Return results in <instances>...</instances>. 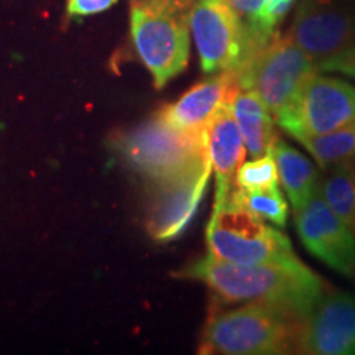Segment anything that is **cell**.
<instances>
[{
    "instance_id": "9",
    "label": "cell",
    "mask_w": 355,
    "mask_h": 355,
    "mask_svg": "<svg viewBox=\"0 0 355 355\" xmlns=\"http://www.w3.org/2000/svg\"><path fill=\"white\" fill-rule=\"evenodd\" d=\"M202 73L239 68L245 50V25L229 0H196L189 17Z\"/></svg>"
},
{
    "instance_id": "20",
    "label": "cell",
    "mask_w": 355,
    "mask_h": 355,
    "mask_svg": "<svg viewBox=\"0 0 355 355\" xmlns=\"http://www.w3.org/2000/svg\"><path fill=\"white\" fill-rule=\"evenodd\" d=\"M296 2L298 0H265L259 13L248 24H245V50H243V56H250L260 46H263L275 30H278V25L285 19L286 13L295 7Z\"/></svg>"
},
{
    "instance_id": "2",
    "label": "cell",
    "mask_w": 355,
    "mask_h": 355,
    "mask_svg": "<svg viewBox=\"0 0 355 355\" xmlns=\"http://www.w3.org/2000/svg\"><path fill=\"white\" fill-rule=\"evenodd\" d=\"M303 318L282 306L248 301L212 314L202 331L199 354L285 355L298 352Z\"/></svg>"
},
{
    "instance_id": "6",
    "label": "cell",
    "mask_w": 355,
    "mask_h": 355,
    "mask_svg": "<svg viewBox=\"0 0 355 355\" xmlns=\"http://www.w3.org/2000/svg\"><path fill=\"white\" fill-rule=\"evenodd\" d=\"M115 146L128 165L148 178V181L175 175L206 153L204 132L180 130L158 112L146 122L121 133Z\"/></svg>"
},
{
    "instance_id": "11",
    "label": "cell",
    "mask_w": 355,
    "mask_h": 355,
    "mask_svg": "<svg viewBox=\"0 0 355 355\" xmlns=\"http://www.w3.org/2000/svg\"><path fill=\"white\" fill-rule=\"evenodd\" d=\"M295 225L301 243L311 255L344 277L355 275V234L337 217L319 188L308 202L295 211Z\"/></svg>"
},
{
    "instance_id": "3",
    "label": "cell",
    "mask_w": 355,
    "mask_h": 355,
    "mask_svg": "<svg viewBox=\"0 0 355 355\" xmlns=\"http://www.w3.org/2000/svg\"><path fill=\"white\" fill-rule=\"evenodd\" d=\"M196 0H133L130 33L133 48L152 74L157 89L188 68L191 8Z\"/></svg>"
},
{
    "instance_id": "1",
    "label": "cell",
    "mask_w": 355,
    "mask_h": 355,
    "mask_svg": "<svg viewBox=\"0 0 355 355\" xmlns=\"http://www.w3.org/2000/svg\"><path fill=\"white\" fill-rule=\"evenodd\" d=\"M196 279L222 303L263 301L306 318L326 293V285L303 261L285 265H241L204 255L175 273Z\"/></svg>"
},
{
    "instance_id": "22",
    "label": "cell",
    "mask_w": 355,
    "mask_h": 355,
    "mask_svg": "<svg viewBox=\"0 0 355 355\" xmlns=\"http://www.w3.org/2000/svg\"><path fill=\"white\" fill-rule=\"evenodd\" d=\"M318 69L321 73L343 74V76L355 81V43L350 48H347V50L339 53V55L332 56L326 61H321L318 64Z\"/></svg>"
},
{
    "instance_id": "14",
    "label": "cell",
    "mask_w": 355,
    "mask_h": 355,
    "mask_svg": "<svg viewBox=\"0 0 355 355\" xmlns=\"http://www.w3.org/2000/svg\"><path fill=\"white\" fill-rule=\"evenodd\" d=\"M206 152L216 176L214 206L227 201L234 189V178L247 155L245 141L232 115L230 104L220 109L204 130Z\"/></svg>"
},
{
    "instance_id": "16",
    "label": "cell",
    "mask_w": 355,
    "mask_h": 355,
    "mask_svg": "<svg viewBox=\"0 0 355 355\" xmlns=\"http://www.w3.org/2000/svg\"><path fill=\"white\" fill-rule=\"evenodd\" d=\"M272 152L277 159L279 183L290 199L293 212L298 211L319 188L321 178H319L316 166L303 153L293 148L279 137L275 140Z\"/></svg>"
},
{
    "instance_id": "10",
    "label": "cell",
    "mask_w": 355,
    "mask_h": 355,
    "mask_svg": "<svg viewBox=\"0 0 355 355\" xmlns=\"http://www.w3.org/2000/svg\"><path fill=\"white\" fill-rule=\"evenodd\" d=\"M288 33L316 64L329 60L355 43V0H298Z\"/></svg>"
},
{
    "instance_id": "7",
    "label": "cell",
    "mask_w": 355,
    "mask_h": 355,
    "mask_svg": "<svg viewBox=\"0 0 355 355\" xmlns=\"http://www.w3.org/2000/svg\"><path fill=\"white\" fill-rule=\"evenodd\" d=\"M275 119L298 141L337 130L355 121V86L316 71Z\"/></svg>"
},
{
    "instance_id": "5",
    "label": "cell",
    "mask_w": 355,
    "mask_h": 355,
    "mask_svg": "<svg viewBox=\"0 0 355 355\" xmlns=\"http://www.w3.org/2000/svg\"><path fill=\"white\" fill-rule=\"evenodd\" d=\"M234 71L241 89L255 91L277 117L319 69L316 61L301 50L290 33L275 30L263 46L247 56Z\"/></svg>"
},
{
    "instance_id": "24",
    "label": "cell",
    "mask_w": 355,
    "mask_h": 355,
    "mask_svg": "<svg viewBox=\"0 0 355 355\" xmlns=\"http://www.w3.org/2000/svg\"><path fill=\"white\" fill-rule=\"evenodd\" d=\"M229 2L232 3V7L242 17L243 25H245L259 13L265 0H229Z\"/></svg>"
},
{
    "instance_id": "4",
    "label": "cell",
    "mask_w": 355,
    "mask_h": 355,
    "mask_svg": "<svg viewBox=\"0 0 355 355\" xmlns=\"http://www.w3.org/2000/svg\"><path fill=\"white\" fill-rule=\"evenodd\" d=\"M207 254L241 265H285L300 261L282 230L230 202L214 206L206 230Z\"/></svg>"
},
{
    "instance_id": "15",
    "label": "cell",
    "mask_w": 355,
    "mask_h": 355,
    "mask_svg": "<svg viewBox=\"0 0 355 355\" xmlns=\"http://www.w3.org/2000/svg\"><path fill=\"white\" fill-rule=\"evenodd\" d=\"M230 109L245 141L247 153L255 158L270 152L278 135L275 132L273 114L261 97L252 89H239L230 102Z\"/></svg>"
},
{
    "instance_id": "23",
    "label": "cell",
    "mask_w": 355,
    "mask_h": 355,
    "mask_svg": "<svg viewBox=\"0 0 355 355\" xmlns=\"http://www.w3.org/2000/svg\"><path fill=\"white\" fill-rule=\"evenodd\" d=\"M117 0H66L68 17H89L109 10Z\"/></svg>"
},
{
    "instance_id": "21",
    "label": "cell",
    "mask_w": 355,
    "mask_h": 355,
    "mask_svg": "<svg viewBox=\"0 0 355 355\" xmlns=\"http://www.w3.org/2000/svg\"><path fill=\"white\" fill-rule=\"evenodd\" d=\"M277 186H279V176L277 159H275L272 150L260 157L243 162L234 178V188L243 191L270 189L277 188Z\"/></svg>"
},
{
    "instance_id": "18",
    "label": "cell",
    "mask_w": 355,
    "mask_h": 355,
    "mask_svg": "<svg viewBox=\"0 0 355 355\" xmlns=\"http://www.w3.org/2000/svg\"><path fill=\"white\" fill-rule=\"evenodd\" d=\"M300 144L324 170L355 165V121L324 135L300 140Z\"/></svg>"
},
{
    "instance_id": "19",
    "label": "cell",
    "mask_w": 355,
    "mask_h": 355,
    "mask_svg": "<svg viewBox=\"0 0 355 355\" xmlns=\"http://www.w3.org/2000/svg\"><path fill=\"white\" fill-rule=\"evenodd\" d=\"M229 201L243 207V209L259 217V219L268 222L275 227H286L290 206L283 196L279 186L270 189L243 191L234 188L230 193Z\"/></svg>"
},
{
    "instance_id": "12",
    "label": "cell",
    "mask_w": 355,
    "mask_h": 355,
    "mask_svg": "<svg viewBox=\"0 0 355 355\" xmlns=\"http://www.w3.org/2000/svg\"><path fill=\"white\" fill-rule=\"evenodd\" d=\"M296 354L355 355V296L324 293L303 319Z\"/></svg>"
},
{
    "instance_id": "8",
    "label": "cell",
    "mask_w": 355,
    "mask_h": 355,
    "mask_svg": "<svg viewBox=\"0 0 355 355\" xmlns=\"http://www.w3.org/2000/svg\"><path fill=\"white\" fill-rule=\"evenodd\" d=\"M212 166L207 152L175 175L150 181L146 230L157 242H170L180 237L196 216L206 194Z\"/></svg>"
},
{
    "instance_id": "13",
    "label": "cell",
    "mask_w": 355,
    "mask_h": 355,
    "mask_svg": "<svg viewBox=\"0 0 355 355\" xmlns=\"http://www.w3.org/2000/svg\"><path fill=\"white\" fill-rule=\"evenodd\" d=\"M239 89L241 84L235 71L211 74V78L191 87L176 102L163 105L158 114L180 130L202 133L220 109L232 102Z\"/></svg>"
},
{
    "instance_id": "17",
    "label": "cell",
    "mask_w": 355,
    "mask_h": 355,
    "mask_svg": "<svg viewBox=\"0 0 355 355\" xmlns=\"http://www.w3.org/2000/svg\"><path fill=\"white\" fill-rule=\"evenodd\" d=\"M319 193L332 212L355 234V165L329 168L319 181Z\"/></svg>"
}]
</instances>
